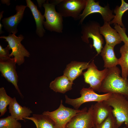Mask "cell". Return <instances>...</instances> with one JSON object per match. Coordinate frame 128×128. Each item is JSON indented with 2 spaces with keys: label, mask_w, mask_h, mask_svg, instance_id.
Here are the masks:
<instances>
[{
  "label": "cell",
  "mask_w": 128,
  "mask_h": 128,
  "mask_svg": "<svg viewBox=\"0 0 128 128\" xmlns=\"http://www.w3.org/2000/svg\"><path fill=\"white\" fill-rule=\"evenodd\" d=\"M115 122V118L112 113L100 124L95 126L93 128H113Z\"/></svg>",
  "instance_id": "cell-26"
},
{
  "label": "cell",
  "mask_w": 128,
  "mask_h": 128,
  "mask_svg": "<svg viewBox=\"0 0 128 128\" xmlns=\"http://www.w3.org/2000/svg\"><path fill=\"white\" fill-rule=\"evenodd\" d=\"M0 38L5 39V41L7 42L8 45L12 50L10 56H14L15 62L18 65L24 63L25 57H29V52L21 43L24 39L23 35L20 34L17 37L15 35L9 33L8 36H1Z\"/></svg>",
  "instance_id": "cell-7"
},
{
  "label": "cell",
  "mask_w": 128,
  "mask_h": 128,
  "mask_svg": "<svg viewBox=\"0 0 128 128\" xmlns=\"http://www.w3.org/2000/svg\"><path fill=\"white\" fill-rule=\"evenodd\" d=\"M123 128H127L126 127H123Z\"/></svg>",
  "instance_id": "cell-34"
},
{
  "label": "cell",
  "mask_w": 128,
  "mask_h": 128,
  "mask_svg": "<svg viewBox=\"0 0 128 128\" xmlns=\"http://www.w3.org/2000/svg\"><path fill=\"white\" fill-rule=\"evenodd\" d=\"M108 71V69L107 68L101 71L98 70L93 60L89 64L87 70L82 74L85 82L89 84L90 87L94 91H98Z\"/></svg>",
  "instance_id": "cell-10"
},
{
  "label": "cell",
  "mask_w": 128,
  "mask_h": 128,
  "mask_svg": "<svg viewBox=\"0 0 128 128\" xmlns=\"http://www.w3.org/2000/svg\"><path fill=\"white\" fill-rule=\"evenodd\" d=\"M99 3L98 1L95 2L94 0H87L85 7L79 16V24H82L84 20L88 15L96 13L101 15L104 23L110 22L115 16L113 14V11L110 9L108 4L103 7Z\"/></svg>",
  "instance_id": "cell-8"
},
{
  "label": "cell",
  "mask_w": 128,
  "mask_h": 128,
  "mask_svg": "<svg viewBox=\"0 0 128 128\" xmlns=\"http://www.w3.org/2000/svg\"><path fill=\"white\" fill-rule=\"evenodd\" d=\"M3 26V25L1 24L0 22V34H1L3 33V31L2 30V27Z\"/></svg>",
  "instance_id": "cell-31"
},
{
  "label": "cell",
  "mask_w": 128,
  "mask_h": 128,
  "mask_svg": "<svg viewBox=\"0 0 128 128\" xmlns=\"http://www.w3.org/2000/svg\"><path fill=\"white\" fill-rule=\"evenodd\" d=\"M103 102L113 108L112 114L118 127L124 123L128 128V100L123 95L112 93L108 99Z\"/></svg>",
  "instance_id": "cell-2"
},
{
  "label": "cell",
  "mask_w": 128,
  "mask_h": 128,
  "mask_svg": "<svg viewBox=\"0 0 128 128\" xmlns=\"http://www.w3.org/2000/svg\"><path fill=\"white\" fill-rule=\"evenodd\" d=\"M81 38L83 41L89 43V39L93 41V46L95 49L97 54L101 53L103 48L104 40L100 32V24L94 21H90L85 24L82 25Z\"/></svg>",
  "instance_id": "cell-4"
},
{
  "label": "cell",
  "mask_w": 128,
  "mask_h": 128,
  "mask_svg": "<svg viewBox=\"0 0 128 128\" xmlns=\"http://www.w3.org/2000/svg\"><path fill=\"white\" fill-rule=\"evenodd\" d=\"M82 110L83 109L80 110L66 107L63 105L61 100L60 105L57 109L52 112L44 111L42 114L52 120L56 128H65L66 124L71 119Z\"/></svg>",
  "instance_id": "cell-5"
},
{
  "label": "cell",
  "mask_w": 128,
  "mask_h": 128,
  "mask_svg": "<svg viewBox=\"0 0 128 128\" xmlns=\"http://www.w3.org/2000/svg\"><path fill=\"white\" fill-rule=\"evenodd\" d=\"M81 96L75 99L69 98L65 95V103L72 106L76 110H78L82 104L87 102L96 101L102 102L108 99L112 93H106L103 94H99L95 92L90 87L88 88L83 87L80 91Z\"/></svg>",
  "instance_id": "cell-6"
},
{
  "label": "cell",
  "mask_w": 128,
  "mask_h": 128,
  "mask_svg": "<svg viewBox=\"0 0 128 128\" xmlns=\"http://www.w3.org/2000/svg\"><path fill=\"white\" fill-rule=\"evenodd\" d=\"M16 64L14 58L0 59V71L1 76L13 84L22 98L23 96L17 84L18 76L16 70Z\"/></svg>",
  "instance_id": "cell-11"
},
{
  "label": "cell",
  "mask_w": 128,
  "mask_h": 128,
  "mask_svg": "<svg viewBox=\"0 0 128 128\" xmlns=\"http://www.w3.org/2000/svg\"><path fill=\"white\" fill-rule=\"evenodd\" d=\"M114 47L106 43L101 51L100 55L104 61L105 68H110L118 64V59L115 55Z\"/></svg>",
  "instance_id": "cell-20"
},
{
  "label": "cell",
  "mask_w": 128,
  "mask_h": 128,
  "mask_svg": "<svg viewBox=\"0 0 128 128\" xmlns=\"http://www.w3.org/2000/svg\"><path fill=\"white\" fill-rule=\"evenodd\" d=\"M10 50L8 46L5 48L0 45V59H4L10 57L9 50Z\"/></svg>",
  "instance_id": "cell-28"
},
{
  "label": "cell",
  "mask_w": 128,
  "mask_h": 128,
  "mask_svg": "<svg viewBox=\"0 0 128 128\" xmlns=\"http://www.w3.org/2000/svg\"><path fill=\"white\" fill-rule=\"evenodd\" d=\"M87 1V0H62L57 5V9L63 17H71L77 20Z\"/></svg>",
  "instance_id": "cell-9"
},
{
  "label": "cell",
  "mask_w": 128,
  "mask_h": 128,
  "mask_svg": "<svg viewBox=\"0 0 128 128\" xmlns=\"http://www.w3.org/2000/svg\"><path fill=\"white\" fill-rule=\"evenodd\" d=\"M13 98L7 94L4 87L0 88V116H3L7 111V107L11 103Z\"/></svg>",
  "instance_id": "cell-24"
},
{
  "label": "cell",
  "mask_w": 128,
  "mask_h": 128,
  "mask_svg": "<svg viewBox=\"0 0 128 128\" xmlns=\"http://www.w3.org/2000/svg\"><path fill=\"white\" fill-rule=\"evenodd\" d=\"M114 25V28L120 36L122 41L128 44V37L126 34L125 27H122L117 24Z\"/></svg>",
  "instance_id": "cell-27"
},
{
  "label": "cell",
  "mask_w": 128,
  "mask_h": 128,
  "mask_svg": "<svg viewBox=\"0 0 128 128\" xmlns=\"http://www.w3.org/2000/svg\"><path fill=\"white\" fill-rule=\"evenodd\" d=\"M32 121L36 128H56L53 121L48 116L41 114H33L31 117L26 118Z\"/></svg>",
  "instance_id": "cell-21"
},
{
  "label": "cell",
  "mask_w": 128,
  "mask_h": 128,
  "mask_svg": "<svg viewBox=\"0 0 128 128\" xmlns=\"http://www.w3.org/2000/svg\"><path fill=\"white\" fill-rule=\"evenodd\" d=\"M113 128H119L117 125L116 123V121L114 124Z\"/></svg>",
  "instance_id": "cell-33"
},
{
  "label": "cell",
  "mask_w": 128,
  "mask_h": 128,
  "mask_svg": "<svg viewBox=\"0 0 128 128\" xmlns=\"http://www.w3.org/2000/svg\"></svg>",
  "instance_id": "cell-35"
},
{
  "label": "cell",
  "mask_w": 128,
  "mask_h": 128,
  "mask_svg": "<svg viewBox=\"0 0 128 128\" xmlns=\"http://www.w3.org/2000/svg\"><path fill=\"white\" fill-rule=\"evenodd\" d=\"M73 84L69 78L63 75L56 78L50 83L49 87L50 89L56 92L64 93L72 89Z\"/></svg>",
  "instance_id": "cell-19"
},
{
  "label": "cell",
  "mask_w": 128,
  "mask_h": 128,
  "mask_svg": "<svg viewBox=\"0 0 128 128\" xmlns=\"http://www.w3.org/2000/svg\"><path fill=\"white\" fill-rule=\"evenodd\" d=\"M120 73V69L116 66L108 69L98 92L120 94L128 100V80L121 77Z\"/></svg>",
  "instance_id": "cell-1"
},
{
  "label": "cell",
  "mask_w": 128,
  "mask_h": 128,
  "mask_svg": "<svg viewBox=\"0 0 128 128\" xmlns=\"http://www.w3.org/2000/svg\"><path fill=\"white\" fill-rule=\"evenodd\" d=\"M0 128H22L21 124L11 115L0 119Z\"/></svg>",
  "instance_id": "cell-25"
},
{
  "label": "cell",
  "mask_w": 128,
  "mask_h": 128,
  "mask_svg": "<svg viewBox=\"0 0 128 128\" xmlns=\"http://www.w3.org/2000/svg\"><path fill=\"white\" fill-rule=\"evenodd\" d=\"M112 108L103 101L97 102L93 105L92 116L95 126L100 124L112 113Z\"/></svg>",
  "instance_id": "cell-14"
},
{
  "label": "cell",
  "mask_w": 128,
  "mask_h": 128,
  "mask_svg": "<svg viewBox=\"0 0 128 128\" xmlns=\"http://www.w3.org/2000/svg\"><path fill=\"white\" fill-rule=\"evenodd\" d=\"M8 109L11 115L17 120H23L29 117L32 112L30 108L22 107L17 102L15 97L9 105Z\"/></svg>",
  "instance_id": "cell-17"
},
{
  "label": "cell",
  "mask_w": 128,
  "mask_h": 128,
  "mask_svg": "<svg viewBox=\"0 0 128 128\" xmlns=\"http://www.w3.org/2000/svg\"><path fill=\"white\" fill-rule=\"evenodd\" d=\"M10 0H1L2 3L5 4L8 6L10 4Z\"/></svg>",
  "instance_id": "cell-30"
},
{
  "label": "cell",
  "mask_w": 128,
  "mask_h": 128,
  "mask_svg": "<svg viewBox=\"0 0 128 128\" xmlns=\"http://www.w3.org/2000/svg\"><path fill=\"white\" fill-rule=\"evenodd\" d=\"M4 13V11H2L0 13V21L1 18L3 17V14Z\"/></svg>",
  "instance_id": "cell-32"
},
{
  "label": "cell",
  "mask_w": 128,
  "mask_h": 128,
  "mask_svg": "<svg viewBox=\"0 0 128 128\" xmlns=\"http://www.w3.org/2000/svg\"><path fill=\"white\" fill-rule=\"evenodd\" d=\"M124 45L120 48V57L118 59V64L122 69V77L127 79L128 76V44L124 42Z\"/></svg>",
  "instance_id": "cell-22"
},
{
  "label": "cell",
  "mask_w": 128,
  "mask_h": 128,
  "mask_svg": "<svg viewBox=\"0 0 128 128\" xmlns=\"http://www.w3.org/2000/svg\"><path fill=\"white\" fill-rule=\"evenodd\" d=\"M93 105L87 110L83 108L82 111L73 117L66 124L65 128H93L94 126L92 116Z\"/></svg>",
  "instance_id": "cell-12"
},
{
  "label": "cell",
  "mask_w": 128,
  "mask_h": 128,
  "mask_svg": "<svg viewBox=\"0 0 128 128\" xmlns=\"http://www.w3.org/2000/svg\"><path fill=\"white\" fill-rule=\"evenodd\" d=\"M26 6L30 9L35 20L36 26V33L39 37H42L45 32L43 25L45 17L32 1L30 0H26Z\"/></svg>",
  "instance_id": "cell-18"
},
{
  "label": "cell",
  "mask_w": 128,
  "mask_h": 128,
  "mask_svg": "<svg viewBox=\"0 0 128 128\" xmlns=\"http://www.w3.org/2000/svg\"><path fill=\"white\" fill-rule=\"evenodd\" d=\"M62 0H47L42 5L45 9L44 15L46 19L44 27L51 32L62 33L63 28V17L55 9V7Z\"/></svg>",
  "instance_id": "cell-3"
},
{
  "label": "cell",
  "mask_w": 128,
  "mask_h": 128,
  "mask_svg": "<svg viewBox=\"0 0 128 128\" xmlns=\"http://www.w3.org/2000/svg\"><path fill=\"white\" fill-rule=\"evenodd\" d=\"M100 34L104 37L106 43L114 47L122 41L121 38L115 29L110 26V23L105 22L100 28Z\"/></svg>",
  "instance_id": "cell-15"
},
{
  "label": "cell",
  "mask_w": 128,
  "mask_h": 128,
  "mask_svg": "<svg viewBox=\"0 0 128 128\" xmlns=\"http://www.w3.org/2000/svg\"><path fill=\"white\" fill-rule=\"evenodd\" d=\"M128 10V3L124 0H121L120 6H117L113 11L115 14L114 18L110 22V24H117L122 27H125L122 20V17L126 11Z\"/></svg>",
  "instance_id": "cell-23"
},
{
  "label": "cell",
  "mask_w": 128,
  "mask_h": 128,
  "mask_svg": "<svg viewBox=\"0 0 128 128\" xmlns=\"http://www.w3.org/2000/svg\"><path fill=\"white\" fill-rule=\"evenodd\" d=\"M89 62L72 61L67 64L64 72V75L72 82L83 74V70L87 69Z\"/></svg>",
  "instance_id": "cell-16"
},
{
  "label": "cell",
  "mask_w": 128,
  "mask_h": 128,
  "mask_svg": "<svg viewBox=\"0 0 128 128\" xmlns=\"http://www.w3.org/2000/svg\"><path fill=\"white\" fill-rule=\"evenodd\" d=\"M27 6L17 5L16 7V14L9 17L4 18L2 20L5 30L9 33L15 35L18 31L17 28L19 23L22 20Z\"/></svg>",
  "instance_id": "cell-13"
},
{
  "label": "cell",
  "mask_w": 128,
  "mask_h": 128,
  "mask_svg": "<svg viewBox=\"0 0 128 128\" xmlns=\"http://www.w3.org/2000/svg\"><path fill=\"white\" fill-rule=\"evenodd\" d=\"M45 0H37L38 6L39 7H41L42 5L45 2Z\"/></svg>",
  "instance_id": "cell-29"
}]
</instances>
